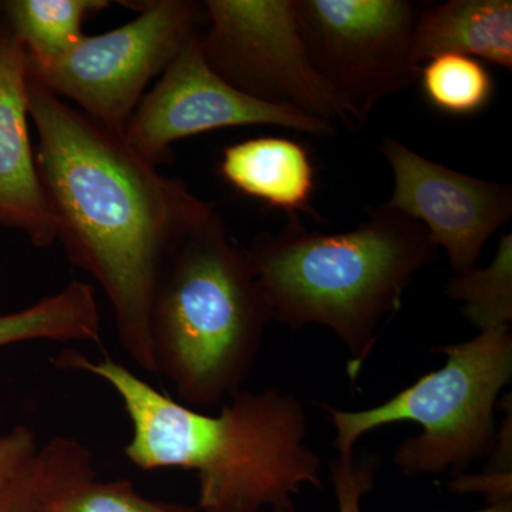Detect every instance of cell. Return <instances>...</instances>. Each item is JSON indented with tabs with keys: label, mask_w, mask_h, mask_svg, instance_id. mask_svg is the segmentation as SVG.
<instances>
[{
	"label": "cell",
	"mask_w": 512,
	"mask_h": 512,
	"mask_svg": "<svg viewBox=\"0 0 512 512\" xmlns=\"http://www.w3.org/2000/svg\"><path fill=\"white\" fill-rule=\"evenodd\" d=\"M28 107L56 241L106 293L126 355L157 375L148 320L158 276L214 205L183 180L160 173L123 134L94 123L29 73Z\"/></svg>",
	"instance_id": "1"
},
{
	"label": "cell",
	"mask_w": 512,
	"mask_h": 512,
	"mask_svg": "<svg viewBox=\"0 0 512 512\" xmlns=\"http://www.w3.org/2000/svg\"><path fill=\"white\" fill-rule=\"evenodd\" d=\"M52 363L109 384L133 426L127 460L144 471L194 473L200 512H295L305 485L322 488L320 458L306 443L308 414L292 394L241 390L211 416L161 393L109 356L94 362L64 350Z\"/></svg>",
	"instance_id": "2"
},
{
	"label": "cell",
	"mask_w": 512,
	"mask_h": 512,
	"mask_svg": "<svg viewBox=\"0 0 512 512\" xmlns=\"http://www.w3.org/2000/svg\"><path fill=\"white\" fill-rule=\"evenodd\" d=\"M366 215L359 227L333 234L288 217L284 227L261 232L244 247L269 320L332 330L349 352L352 380L384 320L402 308L414 276L440 258L426 228L386 202Z\"/></svg>",
	"instance_id": "3"
},
{
	"label": "cell",
	"mask_w": 512,
	"mask_h": 512,
	"mask_svg": "<svg viewBox=\"0 0 512 512\" xmlns=\"http://www.w3.org/2000/svg\"><path fill=\"white\" fill-rule=\"evenodd\" d=\"M268 323L245 248L215 210L158 276L148 320L157 375L185 406H222L244 390Z\"/></svg>",
	"instance_id": "4"
},
{
	"label": "cell",
	"mask_w": 512,
	"mask_h": 512,
	"mask_svg": "<svg viewBox=\"0 0 512 512\" xmlns=\"http://www.w3.org/2000/svg\"><path fill=\"white\" fill-rule=\"evenodd\" d=\"M434 352L446 356L443 367L387 402L356 412L322 404L335 427L338 456H352L365 434L402 421L421 427L394 451V464L407 476H463L471 463L493 453L498 397L512 379L511 326L483 330Z\"/></svg>",
	"instance_id": "5"
},
{
	"label": "cell",
	"mask_w": 512,
	"mask_h": 512,
	"mask_svg": "<svg viewBox=\"0 0 512 512\" xmlns=\"http://www.w3.org/2000/svg\"><path fill=\"white\" fill-rule=\"evenodd\" d=\"M205 62L229 86L265 104L357 130L356 114L306 49L295 0H207Z\"/></svg>",
	"instance_id": "6"
},
{
	"label": "cell",
	"mask_w": 512,
	"mask_h": 512,
	"mask_svg": "<svg viewBox=\"0 0 512 512\" xmlns=\"http://www.w3.org/2000/svg\"><path fill=\"white\" fill-rule=\"evenodd\" d=\"M137 18L99 36L82 37L66 55L28 73L101 127L123 134L154 77L201 35L204 5L191 0L131 2Z\"/></svg>",
	"instance_id": "7"
},
{
	"label": "cell",
	"mask_w": 512,
	"mask_h": 512,
	"mask_svg": "<svg viewBox=\"0 0 512 512\" xmlns=\"http://www.w3.org/2000/svg\"><path fill=\"white\" fill-rule=\"evenodd\" d=\"M313 66L365 124L384 97L417 80L416 6L407 0H295Z\"/></svg>",
	"instance_id": "8"
},
{
	"label": "cell",
	"mask_w": 512,
	"mask_h": 512,
	"mask_svg": "<svg viewBox=\"0 0 512 512\" xmlns=\"http://www.w3.org/2000/svg\"><path fill=\"white\" fill-rule=\"evenodd\" d=\"M269 126L326 138L335 124L279 109L239 92L205 62L200 36L161 74L128 120L123 137L148 163L171 158V146L198 134L229 127Z\"/></svg>",
	"instance_id": "9"
},
{
	"label": "cell",
	"mask_w": 512,
	"mask_h": 512,
	"mask_svg": "<svg viewBox=\"0 0 512 512\" xmlns=\"http://www.w3.org/2000/svg\"><path fill=\"white\" fill-rule=\"evenodd\" d=\"M380 151L393 173L386 205L426 228L453 275L476 268L488 239L511 220V185L458 173L396 138H383Z\"/></svg>",
	"instance_id": "10"
},
{
	"label": "cell",
	"mask_w": 512,
	"mask_h": 512,
	"mask_svg": "<svg viewBox=\"0 0 512 512\" xmlns=\"http://www.w3.org/2000/svg\"><path fill=\"white\" fill-rule=\"evenodd\" d=\"M28 56L0 18V225L52 247L55 225L29 133Z\"/></svg>",
	"instance_id": "11"
},
{
	"label": "cell",
	"mask_w": 512,
	"mask_h": 512,
	"mask_svg": "<svg viewBox=\"0 0 512 512\" xmlns=\"http://www.w3.org/2000/svg\"><path fill=\"white\" fill-rule=\"evenodd\" d=\"M220 174L232 188L286 212L318 217L312 205L315 165L298 141L286 137H255L225 148Z\"/></svg>",
	"instance_id": "12"
},
{
	"label": "cell",
	"mask_w": 512,
	"mask_h": 512,
	"mask_svg": "<svg viewBox=\"0 0 512 512\" xmlns=\"http://www.w3.org/2000/svg\"><path fill=\"white\" fill-rule=\"evenodd\" d=\"M440 55H464L512 70L511 0H448L417 15L412 63L417 70Z\"/></svg>",
	"instance_id": "13"
},
{
	"label": "cell",
	"mask_w": 512,
	"mask_h": 512,
	"mask_svg": "<svg viewBox=\"0 0 512 512\" xmlns=\"http://www.w3.org/2000/svg\"><path fill=\"white\" fill-rule=\"evenodd\" d=\"M96 477L89 448L72 437H53L0 485V512H49L64 495Z\"/></svg>",
	"instance_id": "14"
},
{
	"label": "cell",
	"mask_w": 512,
	"mask_h": 512,
	"mask_svg": "<svg viewBox=\"0 0 512 512\" xmlns=\"http://www.w3.org/2000/svg\"><path fill=\"white\" fill-rule=\"evenodd\" d=\"M107 0H0V18L19 40L32 67H45L82 40L87 18Z\"/></svg>",
	"instance_id": "15"
},
{
	"label": "cell",
	"mask_w": 512,
	"mask_h": 512,
	"mask_svg": "<svg viewBox=\"0 0 512 512\" xmlns=\"http://www.w3.org/2000/svg\"><path fill=\"white\" fill-rule=\"evenodd\" d=\"M101 319L93 286L70 282L22 311L0 315V349L33 340L100 342Z\"/></svg>",
	"instance_id": "16"
},
{
	"label": "cell",
	"mask_w": 512,
	"mask_h": 512,
	"mask_svg": "<svg viewBox=\"0 0 512 512\" xmlns=\"http://www.w3.org/2000/svg\"><path fill=\"white\" fill-rule=\"evenodd\" d=\"M444 292L453 301L463 303L461 315L478 332L511 326L512 235L504 234L500 238L490 265L454 275Z\"/></svg>",
	"instance_id": "17"
},
{
	"label": "cell",
	"mask_w": 512,
	"mask_h": 512,
	"mask_svg": "<svg viewBox=\"0 0 512 512\" xmlns=\"http://www.w3.org/2000/svg\"><path fill=\"white\" fill-rule=\"evenodd\" d=\"M417 79L429 104L447 116H476L494 97L490 70L470 56L433 57L420 67Z\"/></svg>",
	"instance_id": "18"
},
{
	"label": "cell",
	"mask_w": 512,
	"mask_h": 512,
	"mask_svg": "<svg viewBox=\"0 0 512 512\" xmlns=\"http://www.w3.org/2000/svg\"><path fill=\"white\" fill-rule=\"evenodd\" d=\"M49 512H200L191 505L150 500L130 480L96 478L64 495Z\"/></svg>",
	"instance_id": "19"
},
{
	"label": "cell",
	"mask_w": 512,
	"mask_h": 512,
	"mask_svg": "<svg viewBox=\"0 0 512 512\" xmlns=\"http://www.w3.org/2000/svg\"><path fill=\"white\" fill-rule=\"evenodd\" d=\"M375 474L372 461H357L353 454L338 456L330 463L338 512H362L363 497L372 490Z\"/></svg>",
	"instance_id": "20"
},
{
	"label": "cell",
	"mask_w": 512,
	"mask_h": 512,
	"mask_svg": "<svg viewBox=\"0 0 512 512\" xmlns=\"http://www.w3.org/2000/svg\"><path fill=\"white\" fill-rule=\"evenodd\" d=\"M39 448L35 431L28 426H15L0 434V485L12 477L19 467Z\"/></svg>",
	"instance_id": "21"
},
{
	"label": "cell",
	"mask_w": 512,
	"mask_h": 512,
	"mask_svg": "<svg viewBox=\"0 0 512 512\" xmlns=\"http://www.w3.org/2000/svg\"><path fill=\"white\" fill-rule=\"evenodd\" d=\"M476 512H512V500L498 501V503H490L483 510Z\"/></svg>",
	"instance_id": "22"
},
{
	"label": "cell",
	"mask_w": 512,
	"mask_h": 512,
	"mask_svg": "<svg viewBox=\"0 0 512 512\" xmlns=\"http://www.w3.org/2000/svg\"><path fill=\"white\" fill-rule=\"evenodd\" d=\"M207 512H232V511H207Z\"/></svg>",
	"instance_id": "23"
},
{
	"label": "cell",
	"mask_w": 512,
	"mask_h": 512,
	"mask_svg": "<svg viewBox=\"0 0 512 512\" xmlns=\"http://www.w3.org/2000/svg\"><path fill=\"white\" fill-rule=\"evenodd\" d=\"M0 412H2V403H0Z\"/></svg>",
	"instance_id": "24"
}]
</instances>
